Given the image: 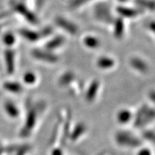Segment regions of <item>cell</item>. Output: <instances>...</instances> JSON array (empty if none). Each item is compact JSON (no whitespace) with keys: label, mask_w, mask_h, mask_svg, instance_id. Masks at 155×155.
I'll return each instance as SVG.
<instances>
[{"label":"cell","mask_w":155,"mask_h":155,"mask_svg":"<svg viewBox=\"0 0 155 155\" xmlns=\"http://www.w3.org/2000/svg\"><path fill=\"white\" fill-rule=\"evenodd\" d=\"M14 9L19 14L25 17V18L32 24L38 23V19L32 12L29 10L22 3H17L14 5Z\"/></svg>","instance_id":"1"},{"label":"cell","mask_w":155,"mask_h":155,"mask_svg":"<svg viewBox=\"0 0 155 155\" xmlns=\"http://www.w3.org/2000/svg\"><path fill=\"white\" fill-rule=\"evenodd\" d=\"M5 59L7 73H13L15 71V53L12 50H7L5 53Z\"/></svg>","instance_id":"2"},{"label":"cell","mask_w":155,"mask_h":155,"mask_svg":"<svg viewBox=\"0 0 155 155\" xmlns=\"http://www.w3.org/2000/svg\"><path fill=\"white\" fill-rule=\"evenodd\" d=\"M32 55L35 58H38L39 60H42V61L50 62V63H54V62L57 61L58 58L53 54L48 53V52L42 51V50H35L32 52Z\"/></svg>","instance_id":"3"},{"label":"cell","mask_w":155,"mask_h":155,"mask_svg":"<svg viewBox=\"0 0 155 155\" xmlns=\"http://www.w3.org/2000/svg\"><path fill=\"white\" fill-rule=\"evenodd\" d=\"M56 23L58 25H59L60 27L62 28H63L64 30H66L67 32H70V33L74 35L78 32V28L74 24H73L72 22H69L67 19L61 18V17H58L56 19Z\"/></svg>","instance_id":"4"},{"label":"cell","mask_w":155,"mask_h":155,"mask_svg":"<svg viewBox=\"0 0 155 155\" xmlns=\"http://www.w3.org/2000/svg\"><path fill=\"white\" fill-rule=\"evenodd\" d=\"M35 122V114H34L33 111H31L29 114V116L27 119L26 124H25V127L22 131V135L26 136L30 133V131L32 129V126H33L34 123Z\"/></svg>","instance_id":"5"},{"label":"cell","mask_w":155,"mask_h":155,"mask_svg":"<svg viewBox=\"0 0 155 155\" xmlns=\"http://www.w3.org/2000/svg\"><path fill=\"white\" fill-rule=\"evenodd\" d=\"M96 13L97 17H98V18L101 20L106 21V22H110L111 20V15H110L108 9L106 7H103V6L98 7L96 9Z\"/></svg>","instance_id":"6"},{"label":"cell","mask_w":155,"mask_h":155,"mask_svg":"<svg viewBox=\"0 0 155 155\" xmlns=\"http://www.w3.org/2000/svg\"><path fill=\"white\" fill-rule=\"evenodd\" d=\"M19 33L22 37H24L25 39L32 42L36 41L40 38V35L37 33L36 32L27 30V29H22V30H19Z\"/></svg>","instance_id":"7"},{"label":"cell","mask_w":155,"mask_h":155,"mask_svg":"<svg viewBox=\"0 0 155 155\" xmlns=\"http://www.w3.org/2000/svg\"><path fill=\"white\" fill-rule=\"evenodd\" d=\"M5 109L7 114L11 117H17L19 115V111L13 103L7 101L5 104Z\"/></svg>","instance_id":"8"},{"label":"cell","mask_w":155,"mask_h":155,"mask_svg":"<svg viewBox=\"0 0 155 155\" xmlns=\"http://www.w3.org/2000/svg\"><path fill=\"white\" fill-rule=\"evenodd\" d=\"M131 65L140 72H146L147 71V64L139 58H133L131 61Z\"/></svg>","instance_id":"9"},{"label":"cell","mask_w":155,"mask_h":155,"mask_svg":"<svg viewBox=\"0 0 155 155\" xmlns=\"http://www.w3.org/2000/svg\"><path fill=\"white\" fill-rule=\"evenodd\" d=\"M4 88H5L6 90L9 91L11 93H15V94H17V93H20L22 91V88L21 86V85L18 83L15 82H7L4 84Z\"/></svg>","instance_id":"10"},{"label":"cell","mask_w":155,"mask_h":155,"mask_svg":"<svg viewBox=\"0 0 155 155\" xmlns=\"http://www.w3.org/2000/svg\"><path fill=\"white\" fill-rule=\"evenodd\" d=\"M118 11L121 15L124 17H134L136 15L139 14V11L136 10V9H131L129 8H125V7H119L118 9Z\"/></svg>","instance_id":"11"},{"label":"cell","mask_w":155,"mask_h":155,"mask_svg":"<svg viewBox=\"0 0 155 155\" xmlns=\"http://www.w3.org/2000/svg\"><path fill=\"white\" fill-rule=\"evenodd\" d=\"M63 43V38H61V37H56V38L53 39L51 41L48 42L46 47H47L48 50H53L58 48L59 46H61Z\"/></svg>","instance_id":"12"},{"label":"cell","mask_w":155,"mask_h":155,"mask_svg":"<svg viewBox=\"0 0 155 155\" xmlns=\"http://www.w3.org/2000/svg\"><path fill=\"white\" fill-rule=\"evenodd\" d=\"M114 62L111 58H101L98 60V65L101 68H108L114 65Z\"/></svg>","instance_id":"13"},{"label":"cell","mask_w":155,"mask_h":155,"mask_svg":"<svg viewBox=\"0 0 155 155\" xmlns=\"http://www.w3.org/2000/svg\"><path fill=\"white\" fill-rule=\"evenodd\" d=\"M137 3L144 8L154 10L155 9V1L153 0H137Z\"/></svg>","instance_id":"14"},{"label":"cell","mask_w":155,"mask_h":155,"mask_svg":"<svg viewBox=\"0 0 155 155\" xmlns=\"http://www.w3.org/2000/svg\"><path fill=\"white\" fill-rule=\"evenodd\" d=\"M84 43L89 48H96L99 45V41L94 37H87L84 39Z\"/></svg>","instance_id":"15"},{"label":"cell","mask_w":155,"mask_h":155,"mask_svg":"<svg viewBox=\"0 0 155 155\" xmlns=\"http://www.w3.org/2000/svg\"><path fill=\"white\" fill-rule=\"evenodd\" d=\"M115 31L114 33L116 37H121L124 32V24L121 19H117L115 23Z\"/></svg>","instance_id":"16"},{"label":"cell","mask_w":155,"mask_h":155,"mask_svg":"<svg viewBox=\"0 0 155 155\" xmlns=\"http://www.w3.org/2000/svg\"><path fill=\"white\" fill-rule=\"evenodd\" d=\"M98 88V83H97L96 81H95L91 84L90 88H89L88 94H87V98L89 100H92L95 96V95L96 94V91Z\"/></svg>","instance_id":"17"},{"label":"cell","mask_w":155,"mask_h":155,"mask_svg":"<svg viewBox=\"0 0 155 155\" xmlns=\"http://www.w3.org/2000/svg\"><path fill=\"white\" fill-rule=\"evenodd\" d=\"M155 118V110L154 109H150L149 111L145 112L144 118H143L142 122L144 124H146L147 122L150 121L151 120L154 119Z\"/></svg>","instance_id":"18"},{"label":"cell","mask_w":155,"mask_h":155,"mask_svg":"<svg viewBox=\"0 0 155 155\" xmlns=\"http://www.w3.org/2000/svg\"><path fill=\"white\" fill-rule=\"evenodd\" d=\"M3 41L7 45H12L15 41V36L12 33H7L4 36Z\"/></svg>","instance_id":"19"},{"label":"cell","mask_w":155,"mask_h":155,"mask_svg":"<svg viewBox=\"0 0 155 155\" xmlns=\"http://www.w3.org/2000/svg\"><path fill=\"white\" fill-rule=\"evenodd\" d=\"M25 82L27 83H32L36 80V77L33 73H27L24 76Z\"/></svg>","instance_id":"20"},{"label":"cell","mask_w":155,"mask_h":155,"mask_svg":"<svg viewBox=\"0 0 155 155\" xmlns=\"http://www.w3.org/2000/svg\"><path fill=\"white\" fill-rule=\"evenodd\" d=\"M130 118V113L129 111H122L119 115V120L121 122H127Z\"/></svg>","instance_id":"21"},{"label":"cell","mask_w":155,"mask_h":155,"mask_svg":"<svg viewBox=\"0 0 155 155\" xmlns=\"http://www.w3.org/2000/svg\"><path fill=\"white\" fill-rule=\"evenodd\" d=\"M73 78V75L72 73H68L66 74H65L63 77L61 78V83L62 84H66V83H69L70 81L72 80V78Z\"/></svg>","instance_id":"22"},{"label":"cell","mask_w":155,"mask_h":155,"mask_svg":"<svg viewBox=\"0 0 155 155\" xmlns=\"http://www.w3.org/2000/svg\"><path fill=\"white\" fill-rule=\"evenodd\" d=\"M144 136L147 139H148V140H150L151 141H152V142L155 143V133L154 132H153V131H146V132L144 134Z\"/></svg>","instance_id":"23"},{"label":"cell","mask_w":155,"mask_h":155,"mask_svg":"<svg viewBox=\"0 0 155 155\" xmlns=\"http://www.w3.org/2000/svg\"><path fill=\"white\" fill-rule=\"evenodd\" d=\"M88 0H73V1L71 2V7L75 8V7H78L79 5H82V4L86 2Z\"/></svg>","instance_id":"24"},{"label":"cell","mask_w":155,"mask_h":155,"mask_svg":"<svg viewBox=\"0 0 155 155\" xmlns=\"http://www.w3.org/2000/svg\"><path fill=\"white\" fill-rule=\"evenodd\" d=\"M139 155H151V153L148 150L145 149V150H141V152L139 153Z\"/></svg>","instance_id":"25"},{"label":"cell","mask_w":155,"mask_h":155,"mask_svg":"<svg viewBox=\"0 0 155 155\" xmlns=\"http://www.w3.org/2000/svg\"><path fill=\"white\" fill-rule=\"evenodd\" d=\"M150 30L152 31V32H154L155 33V22H150Z\"/></svg>","instance_id":"26"},{"label":"cell","mask_w":155,"mask_h":155,"mask_svg":"<svg viewBox=\"0 0 155 155\" xmlns=\"http://www.w3.org/2000/svg\"><path fill=\"white\" fill-rule=\"evenodd\" d=\"M150 97L152 100L155 103V92H152L150 94Z\"/></svg>","instance_id":"27"},{"label":"cell","mask_w":155,"mask_h":155,"mask_svg":"<svg viewBox=\"0 0 155 155\" xmlns=\"http://www.w3.org/2000/svg\"><path fill=\"white\" fill-rule=\"evenodd\" d=\"M4 151H5V149H3L2 147H0V155H2Z\"/></svg>","instance_id":"28"}]
</instances>
